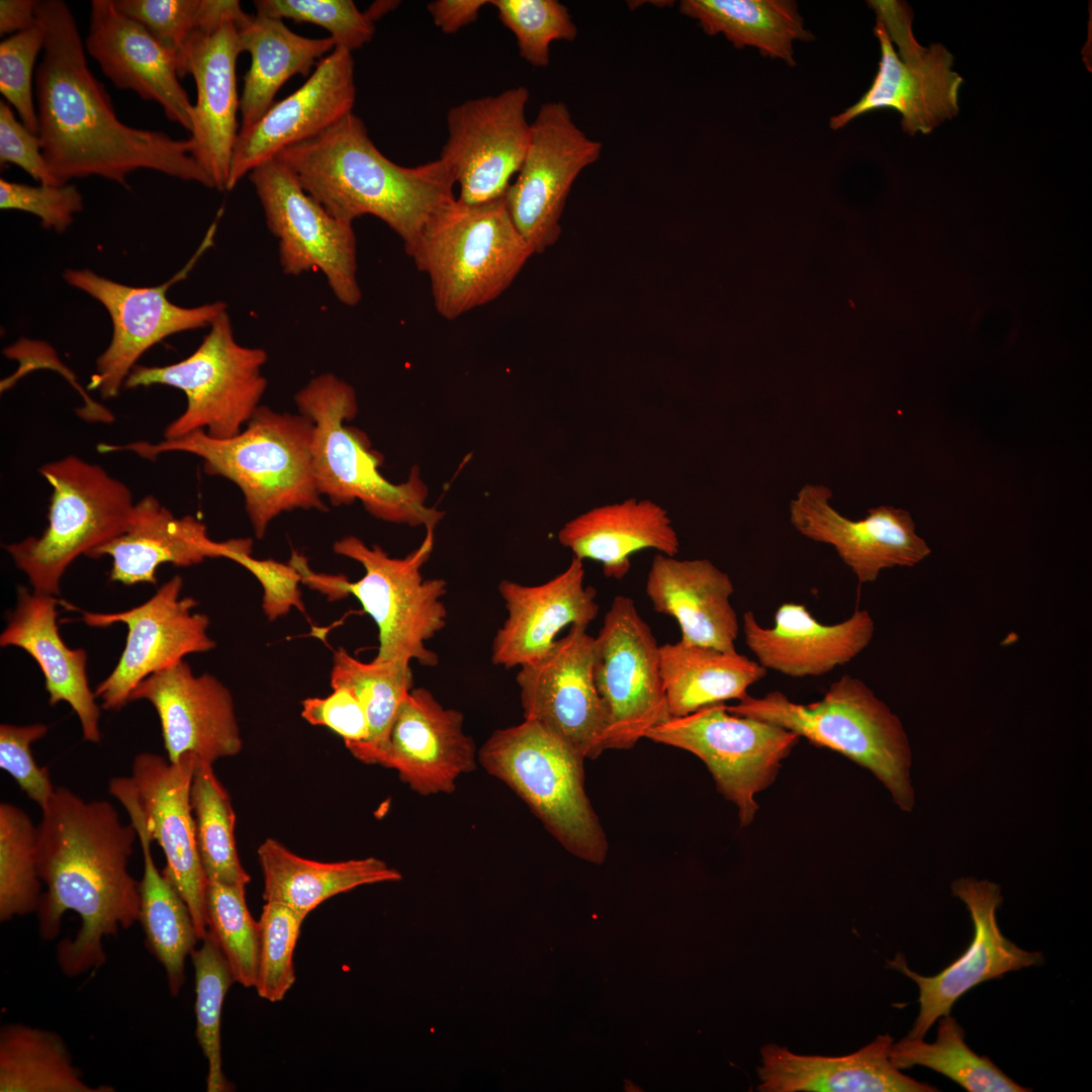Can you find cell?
<instances>
[{
	"mask_svg": "<svg viewBox=\"0 0 1092 1092\" xmlns=\"http://www.w3.org/2000/svg\"><path fill=\"white\" fill-rule=\"evenodd\" d=\"M489 4L515 35L521 58L533 67L550 64L552 42L573 41L577 36L568 8L557 0H491Z\"/></svg>",
	"mask_w": 1092,
	"mask_h": 1092,
	"instance_id": "obj_48",
	"label": "cell"
},
{
	"mask_svg": "<svg viewBox=\"0 0 1092 1092\" xmlns=\"http://www.w3.org/2000/svg\"><path fill=\"white\" fill-rule=\"evenodd\" d=\"M659 646L634 601L615 597L594 639L593 671L606 714V749H630L671 718Z\"/></svg>",
	"mask_w": 1092,
	"mask_h": 1092,
	"instance_id": "obj_14",
	"label": "cell"
},
{
	"mask_svg": "<svg viewBox=\"0 0 1092 1092\" xmlns=\"http://www.w3.org/2000/svg\"><path fill=\"white\" fill-rule=\"evenodd\" d=\"M396 3L397 2H394V1H379L377 3L372 4L370 9L368 11H366V12L374 22L375 20L380 18L383 14H385L389 10L393 9L395 7Z\"/></svg>",
	"mask_w": 1092,
	"mask_h": 1092,
	"instance_id": "obj_60",
	"label": "cell"
},
{
	"mask_svg": "<svg viewBox=\"0 0 1092 1092\" xmlns=\"http://www.w3.org/2000/svg\"><path fill=\"white\" fill-rule=\"evenodd\" d=\"M594 636L572 625L541 659L520 667L524 719L556 734L584 758L606 750V714L594 671Z\"/></svg>",
	"mask_w": 1092,
	"mask_h": 1092,
	"instance_id": "obj_21",
	"label": "cell"
},
{
	"mask_svg": "<svg viewBox=\"0 0 1092 1092\" xmlns=\"http://www.w3.org/2000/svg\"><path fill=\"white\" fill-rule=\"evenodd\" d=\"M197 759L188 753L172 762L157 753L141 752L133 758L130 778L149 836L166 858L162 873L185 901L202 940L208 932V881L197 847L190 798Z\"/></svg>",
	"mask_w": 1092,
	"mask_h": 1092,
	"instance_id": "obj_22",
	"label": "cell"
},
{
	"mask_svg": "<svg viewBox=\"0 0 1092 1092\" xmlns=\"http://www.w3.org/2000/svg\"><path fill=\"white\" fill-rule=\"evenodd\" d=\"M0 162L20 167L39 184H62L47 165L38 135L18 121L4 101H0Z\"/></svg>",
	"mask_w": 1092,
	"mask_h": 1092,
	"instance_id": "obj_57",
	"label": "cell"
},
{
	"mask_svg": "<svg viewBox=\"0 0 1092 1092\" xmlns=\"http://www.w3.org/2000/svg\"><path fill=\"white\" fill-rule=\"evenodd\" d=\"M644 738L701 758L718 792L737 807L741 827L752 822L758 809L755 795L775 782L782 760L800 739L778 725L733 715L725 703L671 717Z\"/></svg>",
	"mask_w": 1092,
	"mask_h": 1092,
	"instance_id": "obj_13",
	"label": "cell"
},
{
	"mask_svg": "<svg viewBox=\"0 0 1092 1092\" xmlns=\"http://www.w3.org/2000/svg\"><path fill=\"white\" fill-rule=\"evenodd\" d=\"M330 677L333 689H350L365 710L368 739L345 745L357 759L371 764L387 742L400 703L414 688L412 668L397 662H363L339 647L334 653Z\"/></svg>",
	"mask_w": 1092,
	"mask_h": 1092,
	"instance_id": "obj_42",
	"label": "cell"
},
{
	"mask_svg": "<svg viewBox=\"0 0 1092 1092\" xmlns=\"http://www.w3.org/2000/svg\"><path fill=\"white\" fill-rule=\"evenodd\" d=\"M1 1092H104L86 1084L55 1032L21 1024L0 1032Z\"/></svg>",
	"mask_w": 1092,
	"mask_h": 1092,
	"instance_id": "obj_41",
	"label": "cell"
},
{
	"mask_svg": "<svg viewBox=\"0 0 1092 1092\" xmlns=\"http://www.w3.org/2000/svg\"><path fill=\"white\" fill-rule=\"evenodd\" d=\"M258 14L316 24L330 32L336 47L349 52L369 42L375 26L352 0H257Z\"/></svg>",
	"mask_w": 1092,
	"mask_h": 1092,
	"instance_id": "obj_50",
	"label": "cell"
},
{
	"mask_svg": "<svg viewBox=\"0 0 1092 1092\" xmlns=\"http://www.w3.org/2000/svg\"><path fill=\"white\" fill-rule=\"evenodd\" d=\"M558 541L580 560L602 563L606 577L622 579L631 556L654 549L675 556L679 539L667 512L650 499L628 498L590 509L558 532Z\"/></svg>",
	"mask_w": 1092,
	"mask_h": 1092,
	"instance_id": "obj_35",
	"label": "cell"
},
{
	"mask_svg": "<svg viewBox=\"0 0 1092 1092\" xmlns=\"http://www.w3.org/2000/svg\"><path fill=\"white\" fill-rule=\"evenodd\" d=\"M37 826L14 804H0V920L37 910Z\"/></svg>",
	"mask_w": 1092,
	"mask_h": 1092,
	"instance_id": "obj_45",
	"label": "cell"
},
{
	"mask_svg": "<svg viewBox=\"0 0 1092 1092\" xmlns=\"http://www.w3.org/2000/svg\"><path fill=\"white\" fill-rule=\"evenodd\" d=\"M84 46L114 86L160 104L167 118L191 130L193 104L179 82L176 56L118 10L114 0L91 2Z\"/></svg>",
	"mask_w": 1092,
	"mask_h": 1092,
	"instance_id": "obj_29",
	"label": "cell"
},
{
	"mask_svg": "<svg viewBox=\"0 0 1092 1092\" xmlns=\"http://www.w3.org/2000/svg\"><path fill=\"white\" fill-rule=\"evenodd\" d=\"M38 0H1L0 34L19 32L36 23L35 8Z\"/></svg>",
	"mask_w": 1092,
	"mask_h": 1092,
	"instance_id": "obj_59",
	"label": "cell"
},
{
	"mask_svg": "<svg viewBox=\"0 0 1092 1092\" xmlns=\"http://www.w3.org/2000/svg\"><path fill=\"white\" fill-rule=\"evenodd\" d=\"M0 208L26 211L39 217L41 225L65 232L73 215L83 209V198L72 184L31 186L0 179Z\"/></svg>",
	"mask_w": 1092,
	"mask_h": 1092,
	"instance_id": "obj_53",
	"label": "cell"
},
{
	"mask_svg": "<svg viewBox=\"0 0 1092 1092\" xmlns=\"http://www.w3.org/2000/svg\"><path fill=\"white\" fill-rule=\"evenodd\" d=\"M108 790L126 809L138 831L144 858L139 921L149 949L164 967L170 993L176 996L185 981V960L199 940L195 925L185 901L155 864L152 840L130 777L112 778Z\"/></svg>",
	"mask_w": 1092,
	"mask_h": 1092,
	"instance_id": "obj_36",
	"label": "cell"
},
{
	"mask_svg": "<svg viewBox=\"0 0 1092 1092\" xmlns=\"http://www.w3.org/2000/svg\"><path fill=\"white\" fill-rule=\"evenodd\" d=\"M60 603L55 596L18 587L17 604L0 635V646L27 652L42 671L50 705L68 703L78 716L84 739L98 743L100 707L88 682L87 652L71 649L63 641L57 624Z\"/></svg>",
	"mask_w": 1092,
	"mask_h": 1092,
	"instance_id": "obj_34",
	"label": "cell"
},
{
	"mask_svg": "<svg viewBox=\"0 0 1092 1092\" xmlns=\"http://www.w3.org/2000/svg\"><path fill=\"white\" fill-rule=\"evenodd\" d=\"M139 839L105 800L85 801L56 787L37 825V869L47 892L37 907L40 935L55 938L66 911L82 921L74 939L57 948L61 970L78 976L106 960L103 938L139 920L140 883L128 862Z\"/></svg>",
	"mask_w": 1092,
	"mask_h": 1092,
	"instance_id": "obj_2",
	"label": "cell"
},
{
	"mask_svg": "<svg viewBox=\"0 0 1092 1092\" xmlns=\"http://www.w3.org/2000/svg\"><path fill=\"white\" fill-rule=\"evenodd\" d=\"M355 98L352 53L336 47L297 90L274 102L253 125L239 130L226 191L284 149L318 135L353 112Z\"/></svg>",
	"mask_w": 1092,
	"mask_h": 1092,
	"instance_id": "obj_24",
	"label": "cell"
},
{
	"mask_svg": "<svg viewBox=\"0 0 1092 1092\" xmlns=\"http://www.w3.org/2000/svg\"><path fill=\"white\" fill-rule=\"evenodd\" d=\"M300 414L313 424L312 468L321 495L334 506L361 502L374 518L435 530L444 512L428 507V486L418 467L406 481L392 483L381 473V454L365 433L346 425L358 412L355 389L332 373L312 378L295 394Z\"/></svg>",
	"mask_w": 1092,
	"mask_h": 1092,
	"instance_id": "obj_5",
	"label": "cell"
},
{
	"mask_svg": "<svg viewBox=\"0 0 1092 1092\" xmlns=\"http://www.w3.org/2000/svg\"><path fill=\"white\" fill-rule=\"evenodd\" d=\"M263 898L305 918L329 898L359 886L399 881L401 874L376 857L322 862L301 857L267 838L258 848Z\"/></svg>",
	"mask_w": 1092,
	"mask_h": 1092,
	"instance_id": "obj_38",
	"label": "cell"
},
{
	"mask_svg": "<svg viewBox=\"0 0 1092 1092\" xmlns=\"http://www.w3.org/2000/svg\"><path fill=\"white\" fill-rule=\"evenodd\" d=\"M277 158L334 217L353 224L375 216L400 238L406 254L434 212L455 198L454 177L440 158L416 167L395 164L353 112Z\"/></svg>",
	"mask_w": 1092,
	"mask_h": 1092,
	"instance_id": "obj_3",
	"label": "cell"
},
{
	"mask_svg": "<svg viewBox=\"0 0 1092 1092\" xmlns=\"http://www.w3.org/2000/svg\"><path fill=\"white\" fill-rule=\"evenodd\" d=\"M219 0H114L118 10L141 23L179 58L191 37L217 10Z\"/></svg>",
	"mask_w": 1092,
	"mask_h": 1092,
	"instance_id": "obj_51",
	"label": "cell"
},
{
	"mask_svg": "<svg viewBox=\"0 0 1092 1092\" xmlns=\"http://www.w3.org/2000/svg\"><path fill=\"white\" fill-rule=\"evenodd\" d=\"M48 730V726L41 723L0 725V767L40 809L49 803L56 787L51 782L48 769L36 764L30 745L46 736Z\"/></svg>",
	"mask_w": 1092,
	"mask_h": 1092,
	"instance_id": "obj_54",
	"label": "cell"
},
{
	"mask_svg": "<svg viewBox=\"0 0 1092 1092\" xmlns=\"http://www.w3.org/2000/svg\"><path fill=\"white\" fill-rule=\"evenodd\" d=\"M243 886L208 882V931L217 941L234 977L245 988L255 987L259 954V923L252 917Z\"/></svg>",
	"mask_w": 1092,
	"mask_h": 1092,
	"instance_id": "obj_47",
	"label": "cell"
},
{
	"mask_svg": "<svg viewBox=\"0 0 1092 1092\" xmlns=\"http://www.w3.org/2000/svg\"><path fill=\"white\" fill-rule=\"evenodd\" d=\"M529 96L525 86H517L449 109L440 159L459 187V200L478 204L505 195L530 141Z\"/></svg>",
	"mask_w": 1092,
	"mask_h": 1092,
	"instance_id": "obj_19",
	"label": "cell"
},
{
	"mask_svg": "<svg viewBox=\"0 0 1092 1092\" xmlns=\"http://www.w3.org/2000/svg\"><path fill=\"white\" fill-rule=\"evenodd\" d=\"M602 152V143L587 136L564 102L541 105L531 122L522 166L504 195L516 228L534 254L558 241L570 189Z\"/></svg>",
	"mask_w": 1092,
	"mask_h": 1092,
	"instance_id": "obj_16",
	"label": "cell"
},
{
	"mask_svg": "<svg viewBox=\"0 0 1092 1092\" xmlns=\"http://www.w3.org/2000/svg\"><path fill=\"white\" fill-rule=\"evenodd\" d=\"M729 713L783 727L817 747L841 753L871 770L905 812L915 803L911 748L901 720L859 678L834 681L824 697L799 704L774 691L761 698L748 694Z\"/></svg>",
	"mask_w": 1092,
	"mask_h": 1092,
	"instance_id": "obj_7",
	"label": "cell"
},
{
	"mask_svg": "<svg viewBox=\"0 0 1092 1092\" xmlns=\"http://www.w3.org/2000/svg\"><path fill=\"white\" fill-rule=\"evenodd\" d=\"M190 956L195 970L196 1037L207 1060L206 1091H231L222 1071L220 1017L225 994L235 980L210 931Z\"/></svg>",
	"mask_w": 1092,
	"mask_h": 1092,
	"instance_id": "obj_46",
	"label": "cell"
},
{
	"mask_svg": "<svg viewBox=\"0 0 1092 1092\" xmlns=\"http://www.w3.org/2000/svg\"><path fill=\"white\" fill-rule=\"evenodd\" d=\"M659 652L661 680L672 718L725 701H739L766 674L757 661L737 651L679 640L660 645Z\"/></svg>",
	"mask_w": 1092,
	"mask_h": 1092,
	"instance_id": "obj_39",
	"label": "cell"
},
{
	"mask_svg": "<svg viewBox=\"0 0 1092 1092\" xmlns=\"http://www.w3.org/2000/svg\"><path fill=\"white\" fill-rule=\"evenodd\" d=\"M252 549L237 551L231 560L249 570L263 588L262 608L269 621L286 615L292 608L304 612L299 582L302 576L291 563L278 562L274 559H255Z\"/></svg>",
	"mask_w": 1092,
	"mask_h": 1092,
	"instance_id": "obj_55",
	"label": "cell"
},
{
	"mask_svg": "<svg viewBox=\"0 0 1092 1092\" xmlns=\"http://www.w3.org/2000/svg\"><path fill=\"white\" fill-rule=\"evenodd\" d=\"M679 12L710 36L723 34L735 48H756L764 57L796 66L793 44L814 39L791 0H682Z\"/></svg>",
	"mask_w": 1092,
	"mask_h": 1092,
	"instance_id": "obj_40",
	"label": "cell"
},
{
	"mask_svg": "<svg viewBox=\"0 0 1092 1092\" xmlns=\"http://www.w3.org/2000/svg\"><path fill=\"white\" fill-rule=\"evenodd\" d=\"M245 14L239 1L225 0L210 21L191 35L178 62L179 77L190 74L196 86L189 138L192 154L218 191H226L239 132L236 64L243 53L240 24Z\"/></svg>",
	"mask_w": 1092,
	"mask_h": 1092,
	"instance_id": "obj_20",
	"label": "cell"
},
{
	"mask_svg": "<svg viewBox=\"0 0 1092 1092\" xmlns=\"http://www.w3.org/2000/svg\"><path fill=\"white\" fill-rule=\"evenodd\" d=\"M249 179L267 226L278 240L283 272L297 276L320 271L342 304L357 305L362 292L353 224L330 214L277 157L255 168Z\"/></svg>",
	"mask_w": 1092,
	"mask_h": 1092,
	"instance_id": "obj_15",
	"label": "cell"
},
{
	"mask_svg": "<svg viewBox=\"0 0 1092 1092\" xmlns=\"http://www.w3.org/2000/svg\"><path fill=\"white\" fill-rule=\"evenodd\" d=\"M136 700L155 708L172 762L190 753L213 764L242 750L230 690L210 673L195 675L184 660L142 680L129 697V702Z\"/></svg>",
	"mask_w": 1092,
	"mask_h": 1092,
	"instance_id": "obj_26",
	"label": "cell"
},
{
	"mask_svg": "<svg viewBox=\"0 0 1092 1092\" xmlns=\"http://www.w3.org/2000/svg\"><path fill=\"white\" fill-rule=\"evenodd\" d=\"M889 1033L845 1056H807L768 1043L757 1067L761 1092H933L938 1089L901 1072L890 1061Z\"/></svg>",
	"mask_w": 1092,
	"mask_h": 1092,
	"instance_id": "obj_33",
	"label": "cell"
},
{
	"mask_svg": "<svg viewBox=\"0 0 1092 1092\" xmlns=\"http://www.w3.org/2000/svg\"><path fill=\"white\" fill-rule=\"evenodd\" d=\"M52 487L49 525L39 537L5 545L33 593L60 594L66 569L129 527L135 502L130 489L102 466L69 455L38 468Z\"/></svg>",
	"mask_w": 1092,
	"mask_h": 1092,
	"instance_id": "obj_10",
	"label": "cell"
},
{
	"mask_svg": "<svg viewBox=\"0 0 1092 1092\" xmlns=\"http://www.w3.org/2000/svg\"><path fill=\"white\" fill-rule=\"evenodd\" d=\"M584 574L582 560L572 556L565 570L544 583L502 580L498 593L508 616L492 640V662L506 668L533 663L552 649L565 627L587 628L600 607L597 589L584 585Z\"/></svg>",
	"mask_w": 1092,
	"mask_h": 1092,
	"instance_id": "obj_28",
	"label": "cell"
},
{
	"mask_svg": "<svg viewBox=\"0 0 1092 1092\" xmlns=\"http://www.w3.org/2000/svg\"><path fill=\"white\" fill-rule=\"evenodd\" d=\"M252 549V540H212L206 526L193 516L176 517L152 494L135 503L125 532L93 550L88 557L112 559L110 580L125 585L156 584V571L164 563L188 567L206 558H232Z\"/></svg>",
	"mask_w": 1092,
	"mask_h": 1092,
	"instance_id": "obj_31",
	"label": "cell"
},
{
	"mask_svg": "<svg viewBox=\"0 0 1092 1092\" xmlns=\"http://www.w3.org/2000/svg\"><path fill=\"white\" fill-rule=\"evenodd\" d=\"M194 259L161 285L136 287L122 284L89 269H67L64 280L100 302L112 323V337L96 360L89 389L105 398L116 397L140 357L165 338L209 327L222 312V301L185 307L169 300L167 291L184 278Z\"/></svg>",
	"mask_w": 1092,
	"mask_h": 1092,
	"instance_id": "obj_17",
	"label": "cell"
},
{
	"mask_svg": "<svg viewBox=\"0 0 1092 1092\" xmlns=\"http://www.w3.org/2000/svg\"><path fill=\"white\" fill-rule=\"evenodd\" d=\"M434 531L427 529L422 544L402 558L390 557L379 545L367 546L349 535L333 545L336 554L357 561L364 575L351 582L344 575L312 573L311 587L322 589L331 599L353 595L375 622L378 650L375 662L436 666L439 658L426 642L443 630L447 609L442 598L447 582L442 578L425 579L422 568L434 547Z\"/></svg>",
	"mask_w": 1092,
	"mask_h": 1092,
	"instance_id": "obj_8",
	"label": "cell"
},
{
	"mask_svg": "<svg viewBox=\"0 0 1092 1092\" xmlns=\"http://www.w3.org/2000/svg\"><path fill=\"white\" fill-rule=\"evenodd\" d=\"M35 17L44 35L35 73L38 138L60 183L100 176L127 188L130 172L149 169L213 188L189 139L174 140L119 120L103 84L89 70L77 21L64 1H38Z\"/></svg>",
	"mask_w": 1092,
	"mask_h": 1092,
	"instance_id": "obj_1",
	"label": "cell"
},
{
	"mask_svg": "<svg viewBox=\"0 0 1092 1092\" xmlns=\"http://www.w3.org/2000/svg\"><path fill=\"white\" fill-rule=\"evenodd\" d=\"M951 891L966 904L974 924L968 949L932 977L911 971L901 953L888 961L891 968L913 980L919 988L920 1008L908 1034L911 1037L923 1038L933 1023L950 1014L954 1002L977 985L1043 963L1041 952L1022 949L1001 932L996 918L1003 901L999 885L988 880L960 878L952 882Z\"/></svg>",
	"mask_w": 1092,
	"mask_h": 1092,
	"instance_id": "obj_23",
	"label": "cell"
},
{
	"mask_svg": "<svg viewBox=\"0 0 1092 1092\" xmlns=\"http://www.w3.org/2000/svg\"><path fill=\"white\" fill-rule=\"evenodd\" d=\"M936 1040L907 1035L892 1044L890 1061L899 1070L922 1066L938 1072L970 1092H1026L988 1057L974 1053L965 1042V1031L950 1014L938 1018Z\"/></svg>",
	"mask_w": 1092,
	"mask_h": 1092,
	"instance_id": "obj_43",
	"label": "cell"
},
{
	"mask_svg": "<svg viewBox=\"0 0 1092 1092\" xmlns=\"http://www.w3.org/2000/svg\"><path fill=\"white\" fill-rule=\"evenodd\" d=\"M305 918L291 908L266 902L259 923V954L255 988L270 1002L281 1001L295 981L293 952Z\"/></svg>",
	"mask_w": 1092,
	"mask_h": 1092,
	"instance_id": "obj_49",
	"label": "cell"
},
{
	"mask_svg": "<svg viewBox=\"0 0 1092 1092\" xmlns=\"http://www.w3.org/2000/svg\"><path fill=\"white\" fill-rule=\"evenodd\" d=\"M645 593L654 611L677 622L681 641L736 651L739 622L730 602L734 586L729 574L709 559L656 554Z\"/></svg>",
	"mask_w": 1092,
	"mask_h": 1092,
	"instance_id": "obj_32",
	"label": "cell"
},
{
	"mask_svg": "<svg viewBox=\"0 0 1092 1092\" xmlns=\"http://www.w3.org/2000/svg\"><path fill=\"white\" fill-rule=\"evenodd\" d=\"M480 765L510 787L573 855L602 863L606 833L584 789V757L541 724L524 719L494 731L477 752Z\"/></svg>",
	"mask_w": 1092,
	"mask_h": 1092,
	"instance_id": "obj_9",
	"label": "cell"
},
{
	"mask_svg": "<svg viewBox=\"0 0 1092 1092\" xmlns=\"http://www.w3.org/2000/svg\"><path fill=\"white\" fill-rule=\"evenodd\" d=\"M243 53L251 56L239 102L240 129L258 121L274 104L278 90L294 75L307 77L315 60L330 54L335 40L310 38L291 31L283 19L245 14L240 24Z\"/></svg>",
	"mask_w": 1092,
	"mask_h": 1092,
	"instance_id": "obj_37",
	"label": "cell"
},
{
	"mask_svg": "<svg viewBox=\"0 0 1092 1092\" xmlns=\"http://www.w3.org/2000/svg\"><path fill=\"white\" fill-rule=\"evenodd\" d=\"M877 14L875 35L881 59L875 78L860 99L830 118L832 129L864 113L892 109L902 116L905 132L929 133L959 113L963 78L952 71L953 57L942 44L924 48L916 40L908 4L896 0L868 2Z\"/></svg>",
	"mask_w": 1092,
	"mask_h": 1092,
	"instance_id": "obj_12",
	"label": "cell"
},
{
	"mask_svg": "<svg viewBox=\"0 0 1092 1092\" xmlns=\"http://www.w3.org/2000/svg\"><path fill=\"white\" fill-rule=\"evenodd\" d=\"M312 436L313 424L306 416L260 405L242 432L231 438L217 439L198 430L157 443H100L97 450L128 451L150 461L169 452L199 457L206 474L223 477L240 488L254 533L262 539L282 513L327 511L313 474Z\"/></svg>",
	"mask_w": 1092,
	"mask_h": 1092,
	"instance_id": "obj_4",
	"label": "cell"
},
{
	"mask_svg": "<svg viewBox=\"0 0 1092 1092\" xmlns=\"http://www.w3.org/2000/svg\"><path fill=\"white\" fill-rule=\"evenodd\" d=\"M182 587V577L175 575L140 606L117 613L83 614L88 626L122 623L127 627L117 664L94 691L102 701L101 708L120 710L149 675L177 664L188 654L215 648V641L207 633L208 616L193 612L198 602L192 597L181 598Z\"/></svg>",
	"mask_w": 1092,
	"mask_h": 1092,
	"instance_id": "obj_18",
	"label": "cell"
},
{
	"mask_svg": "<svg viewBox=\"0 0 1092 1092\" xmlns=\"http://www.w3.org/2000/svg\"><path fill=\"white\" fill-rule=\"evenodd\" d=\"M301 705V716L305 721L330 728L344 739L345 744L368 739L369 724L365 710L350 689L335 688L328 697L307 698Z\"/></svg>",
	"mask_w": 1092,
	"mask_h": 1092,
	"instance_id": "obj_56",
	"label": "cell"
},
{
	"mask_svg": "<svg viewBox=\"0 0 1092 1092\" xmlns=\"http://www.w3.org/2000/svg\"><path fill=\"white\" fill-rule=\"evenodd\" d=\"M463 714L444 708L425 688H413L395 714L385 746L371 764L397 771L422 796L451 794L477 765V750L463 730Z\"/></svg>",
	"mask_w": 1092,
	"mask_h": 1092,
	"instance_id": "obj_27",
	"label": "cell"
},
{
	"mask_svg": "<svg viewBox=\"0 0 1092 1092\" xmlns=\"http://www.w3.org/2000/svg\"><path fill=\"white\" fill-rule=\"evenodd\" d=\"M485 0H435L427 8L433 21L443 32L451 34L474 22Z\"/></svg>",
	"mask_w": 1092,
	"mask_h": 1092,
	"instance_id": "obj_58",
	"label": "cell"
},
{
	"mask_svg": "<svg viewBox=\"0 0 1092 1092\" xmlns=\"http://www.w3.org/2000/svg\"><path fill=\"white\" fill-rule=\"evenodd\" d=\"M407 255L429 277L437 312L453 321L499 297L535 254L502 196L478 204L456 197L445 203Z\"/></svg>",
	"mask_w": 1092,
	"mask_h": 1092,
	"instance_id": "obj_6",
	"label": "cell"
},
{
	"mask_svg": "<svg viewBox=\"0 0 1092 1092\" xmlns=\"http://www.w3.org/2000/svg\"><path fill=\"white\" fill-rule=\"evenodd\" d=\"M44 35L36 23L0 43V92L16 109L21 122L38 135L37 111L32 98V72L43 49Z\"/></svg>",
	"mask_w": 1092,
	"mask_h": 1092,
	"instance_id": "obj_52",
	"label": "cell"
},
{
	"mask_svg": "<svg viewBox=\"0 0 1092 1092\" xmlns=\"http://www.w3.org/2000/svg\"><path fill=\"white\" fill-rule=\"evenodd\" d=\"M267 353L262 348L239 344L228 311L210 326L198 348L185 359L165 366L135 365L125 388L167 385L184 392V412L167 425L164 439L194 431L225 439L238 435L249 423L265 393L262 367Z\"/></svg>",
	"mask_w": 1092,
	"mask_h": 1092,
	"instance_id": "obj_11",
	"label": "cell"
},
{
	"mask_svg": "<svg viewBox=\"0 0 1092 1092\" xmlns=\"http://www.w3.org/2000/svg\"><path fill=\"white\" fill-rule=\"evenodd\" d=\"M745 643L766 670L792 677L826 674L856 657L871 643L875 623L868 610L856 609L846 620L826 625L805 605L784 603L774 626L759 625L747 611L742 622Z\"/></svg>",
	"mask_w": 1092,
	"mask_h": 1092,
	"instance_id": "obj_30",
	"label": "cell"
},
{
	"mask_svg": "<svg viewBox=\"0 0 1092 1092\" xmlns=\"http://www.w3.org/2000/svg\"><path fill=\"white\" fill-rule=\"evenodd\" d=\"M190 798L197 847L207 881L246 887L250 876L237 852L235 812L211 763L197 759Z\"/></svg>",
	"mask_w": 1092,
	"mask_h": 1092,
	"instance_id": "obj_44",
	"label": "cell"
},
{
	"mask_svg": "<svg viewBox=\"0 0 1092 1092\" xmlns=\"http://www.w3.org/2000/svg\"><path fill=\"white\" fill-rule=\"evenodd\" d=\"M831 497L828 486L805 484L790 503V521L804 537L833 546L859 583L875 581L886 568L912 567L930 554L907 511L880 506L852 521L831 507Z\"/></svg>",
	"mask_w": 1092,
	"mask_h": 1092,
	"instance_id": "obj_25",
	"label": "cell"
}]
</instances>
